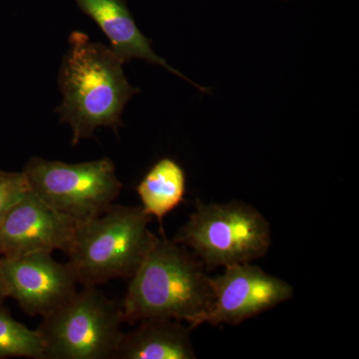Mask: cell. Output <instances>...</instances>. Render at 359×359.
<instances>
[{
    "mask_svg": "<svg viewBox=\"0 0 359 359\" xmlns=\"http://www.w3.org/2000/svg\"><path fill=\"white\" fill-rule=\"evenodd\" d=\"M212 301V276L202 262L163 235L130 278L121 302L123 321L134 325L147 318H172L185 321L193 330Z\"/></svg>",
    "mask_w": 359,
    "mask_h": 359,
    "instance_id": "2",
    "label": "cell"
},
{
    "mask_svg": "<svg viewBox=\"0 0 359 359\" xmlns=\"http://www.w3.org/2000/svg\"><path fill=\"white\" fill-rule=\"evenodd\" d=\"M214 301L201 325H240L243 321L289 301L294 287L250 263L226 266L212 278Z\"/></svg>",
    "mask_w": 359,
    "mask_h": 359,
    "instance_id": "7",
    "label": "cell"
},
{
    "mask_svg": "<svg viewBox=\"0 0 359 359\" xmlns=\"http://www.w3.org/2000/svg\"><path fill=\"white\" fill-rule=\"evenodd\" d=\"M8 297L7 294V290L6 283H4V278H2L1 271H0V306L4 304V301Z\"/></svg>",
    "mask_w": 359,
    "mask_h": 359,
    "instance_id": "15",
    "label": "cell"
},
{
    "mask_svg": "<svg viewBox=\"0 0 359 359\" xmlns=\"http://www.w3.org/2000/svg\"><path fill=\"white\" fill-rule=\"evenodd\" d=\"M37 332L44 359H113L121 339V302L97 287H83L60 308L44 316Z\"/></svg>",
    "mask_w": 359,
    "mask_h": 359,
    "instance_id": "5",
    "label": "cell"
},
{
    "mask_svg": "<svg viewBox=\"0 0 359 359\" xmlns=\"http://www.w3.org/2000/svg\"><path fill=\"white\" fill-rule=\"evenodd\" d=\"M22 173L32 193L79 224L107 211L123 189L114 162L106 157L68 164L33 156Z\"/></svg>",
    "mask_w": 359,
    "mask_h": 359,
    "instance_id": "6",
    "label": "cell"
},
{
    "mask_svg": "<svg viewBox=\"0 0 359 359\" xmlns=\"http://www.w3.org/2000/svg\"><path fill=\"white\" fill-rule=\"evenodd\" d=\"M186 186L183 168L171 158H163L149 170L136 191L146 214L162 224L165 217L183 202Z\"/></svg>",
    "mask_w": 359,
    "mask_h": 359,
    "instance_id": "12",
    "label": "cell"
},
{
    "mask_svg": "<svg viewBox=\"0 0 359 359\" xmlns=\"http://www.w3.org/2000/svg\"><path fill=\"white\" fill-rule=\"evenodd\" d=\"M79 8L101 28L110 42V48L124 62L131 59H143L158 65L175 75L190 82L201 91L204 87L194 83L185 75L172 67L164 58L158 55L151 41L140 32L124 0H74Z\"/></svg>",
    "mask_w": 359,
    "mask_h": 359,
    "instance_id": "10",
    "label": "cell"
},
{
    "mask_svg": "<svg viewBox=\"0 0 359 359\" xmlns=\"http://www.w3.org/2000/svg\"><path fill=\"white\" fill-rule=\"evenodd\" d=\"M7 294L30 316H48L77 292L78 282L67 263L50 252L0 257Z\"/></svg>",
    "mask_w": 359,
    "mask_h": 359,
    "instance_id": "8",
    "label": "cell"
},
{
    "mask_svg": "<svg viewBox=\"0 0 359 359\" xmlns=\"http://www.w3.org/2000/svg\"><path fill=\"white\" fill-rule=\"evenodd\" d=\"M151 219L141 205L113 204L79 224L66 252L78 283L97 287L114 278H131L159 238L149 229Z\"/></svg>",
    "mask_w": 359,
    "mask_h": 359,
    "instance_id": "3",
    "label": "cell"
},
{
    "mask_svg": "<svg viewBox=\"0 0 359 359\" xmlns=\"http://www.w3.org/2000/svg\"><path fill=\"white\" fill-rule=\"evenodd\" d=\"M25 358L44 359L39 332L14 320L0 306V359Z\"/></svg>",
    "mask_w": 359,
    "mask_h": 359,
    "instance_id": "13",
    "label": "cell"
},
{
    "mask_svg": "<svg viewBox=\"0 0 359 359\" xmlns=\"http://www.w3.org/2000/svg\"><path fill=\"white\" fill-rule=\"evenodd\" d=\"M123 332L113 359H195L191 328L172 318H147Z\"/></svg>",
    "mask_w": 359,
    "mask_h": 359,
    "instance_id": "11",
    "label": "cell"
},
{
    "mask_svg": "<svg viewBox=\"0 0 359 359\" xmlns=\"http://www.w3.org/2000/svg\"><path fill=\"white\" fill-rule=\"evenodd\" d=\"M29 190L22 172L0 170V224L9 209Z\"/></svg>",
    "mask_w": 359,
    "mask_h": 359,
    "instance_id": "14",
    "label": "cell"
},
{
    "mask_svg": "<svg viewBox=\"0 0 359 359\" xmlns=\"http://www.w3.org/2000/svg\"><path fill=\"white\" fill-rule=\"evenodd\" d=\"M79 224L56 212L28 191L0 224V257L67 252Z\"/></svg>",
    "mask_w": 359,
    "mask_h": 359,
    "instance_id": "9",
    "label": "cell"
},
{
    "mask_svg": "<svg viewBox=\"0 0 359 359\" xmlns=\"http://www.w3.org/2000/svg\"><path fill=\"white\" fill-rule=\"evenodd\" d=\"M124 63L110 47L91 41L86 33H71L59 69L62 102L56 111L60 122L70 126L72 146L93 137L99 127L117 132L123 126L125 106L139 92L125 76Z\"/></svg>",
    "mask_w": 359,
    "mask_h": 359,
    "instance_id": "1",
    "label": "cell"
},
{
    "mask_svg": "<svg viewBox=\"0 0 359 359\" xmlns=\"http://www.w3.org/2000/svg\"><path fill=\"white\" fill-rule=\"evenodd\" d=\"M173 241L190 248L207 268H226L266 256L271 243V226L259 210L247 203L197 201Z\"/></svg>",
    "mask_w": 359,
    "mask_h": 359,
    "instance_id": "4",
    "label": "cell"
}]
</instances>
